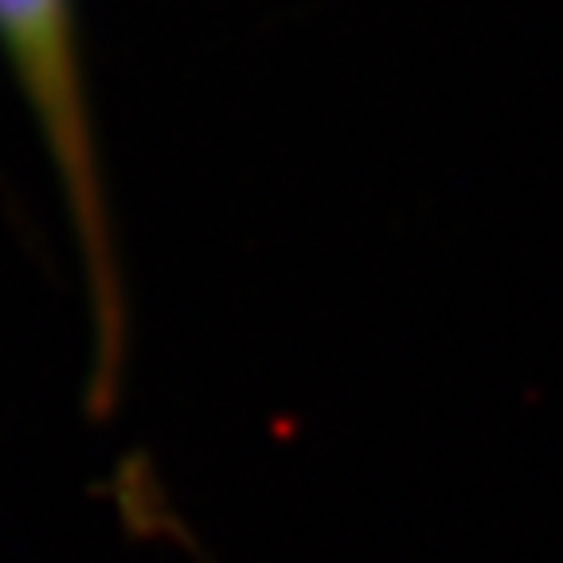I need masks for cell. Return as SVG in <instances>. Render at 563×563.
I'll list each match as a JSON object with an SVG mask.
<instances>
[{
	"label": "cell",
	"mask_w": 563,
	"mask_h": 563,
	"mask_svg": "<svg viewBox=\"0 0 563 563\" xmlns=\"http://www.w3.org/2000/svg\"><path fill=\"white\" fill-rule=\"evenodd\" d=\"M0 55L20 87L35 137L52 165L90 321V404L110 411L130 352V301L118 266L98 125L82 75L75 0H0Z\"/></svg>",
	"instance_id": "obj_1"
}]
</instances>
